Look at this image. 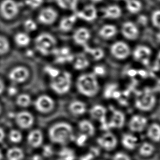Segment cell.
I'll use <instances>...</instances> for the list:
<instances>
[{
  "mask_svg": "<svg viewBox=\"0 0 160 160\" xmlns=\"http://www.w3.org/2000/svg\"><path fill=\"white\" fill-rule=\"evenodd\" d=\"M48 136L49 139L54 144L66 145L73 142L75 135L73 127L70 123L60 122L49 128Z\"/></svg>",
  "mask_w": 160,
  "mask_h": 160,
  "instance_id": "6da1fadb",
  "label": "cell"
},
{
  "mask_svg": "<svg viewBox=\"0 0 160 160\" xmlns=\"http://www.w3.org/2000/svg\"><path fill=\"white\" fill-rule=\"evenodd\" d=\"M78 91L83 96L93 97L98 93L99 85L94 73H85L78 78L76 82Z\"/></svg>",
  "mask_w": 160,
  "mask_h": 160,
  "instance_id": "7a4b0ae2",
  "label": "cell"
},
{
  "mask_svg": "<svg viewBox=\"0 0 160 160\" xmlns=\"http://www.w3.org/2000/svg\"><path fill=\"white\" fill-rule=\"evenodd\" d=\"M36 49L43 56H48L56 49L57 41L53 36L48 33H42L36 38Z\"/></svg>",
  "mask_w": 160,
  "mask_h": 160,
  "instance_id": "3957f363",
  "label": "cell"
},
{
  "mask_svg": "<svg viewBox=\"0 0 160 160\" xmlns=\"http://www.w3.org/2000/svg\"><path fill=\"white\" fill-rule=\"evenodd\" d=\"M72 78L70 73L63 71L59 75L51 79L50 87L52 90L58 95L67 94L71 88Z\"/></svg>",
  "mask_w": 160,
  "mask_h": 160,
  "instance_id": "277c9868",
  "label": "cell"
},
{
  "mask_svg": "<svg viewBox=\"0 0 160 160\" xmlns=\"http://www.w3.org/2000/svg\"><path fill=\"white\" fill-rule=\"evenodd\" d=\"M33 104L38 112L42 114H47L53 110L55 102L51 96L43 94L36 98Z\"/></svg>",
  "mask_w": 160,
  "mask_h": 160,
  "instance_id": "5b68a950",
  "label": "cell"
},
{
  "mask_svg": "<svg viewBox=\"0 0 160 160\" xmlns=\"http://www.w3.org/2000/svg\"><path fill=\"white\" fill-rule=\"evenodd\" d=\"M20 4L15 0H3L0 5V13L3 18L10 20L17 16Z\"/></svg>",
  "mask_w": 160,
  "mask_h": 160,
  "instance_id": "8992f818",
  "label": "cell"
},
{
  "mask_svg": "<svg viewBox=\"0 0 160 160\" xmlns=\"http://www.w3.org/2000/svg\"><path fill=\"white\" fill-rule=\"evenodd\" d=\"M156 103V98L151 92H145L137 98L136 106L142 111H149L153 108Z\"/></svg>",
  "mask_w": 160,
  "mask_h": 160,
  "instance_id": "52a82bcc",
  "label": "cell"
},
{
  "mask_svg": "<svg viewBox=\"0 0 160 160\" xmlns=\"http://www.w3.org/2000/svg\"><path fill=\"white\" fill-rule=\"evenodd\" d=\"M15 121L18 127L23 129L30 128L35 122L32 113L28 111H19L15 115Z\"/></svg>",
  "mask_w": 160,
  "mask_h": 160,
  "instance_id": "ba28073f",
  "label": "cell"
},
{
  "mask_svg": "<svg viewBox=\"0 0 160 160\" xmlns=\"http://www.w3.org/2000/svg\"><path fill=\"white\" fill-rule=\"evenodd\" d=\"M30 73L28 69L23 66L15 67L9 71V80L15 84L24 82L29 78Z\"/></svg>",
  "mask_w": 160,
  "mask_h": 160,
  "instance_id": "9c48e42d",
  "label": "cell"
},
{
  "mask_svg": "<svg viewBox=\"0 0 160 160\" xmlns=\"http://www.w3.org/2000/svg\"><path fill=\"white\" fill-rule=\"evenodd\" d=\"M110 50L113 57L118 59H125L129 56L131 53L128 45L122 41L114 43Z\"/></svg>",
  "mask_w": 160,
  "mask_h": 160,
  "instance_id": "30bf717a",
  "label": "cell"
},
{
  "mask_svg": "<svg viewBox=\"0 0 160 160\" xmlns=\"http://www.w3.org/2000/svg\"><path fill=\"white\" fill-rule=\"evenodd\" d=\"M53 54L54 56L56 62L60 64L72 62L74 58L70 49L67 47L56 48Z\"/></svg>",
  "mask_w": 160,
  "mask_h": 160,
  "instance_id": "8fae6325",
  "label": "cell"
},
{
  "mask_svg": "<svg viewBox=\"0 0 160 160\" xmlns=\"http://www.w3.org/2000/svg\"><path fill=\"white\" fill-rule=\"evenodd\" d=\"M97 142L102 148L109 151L115 148L118 144V140L113 134L107 132L98 138Z\"/></svg>",
  "mask_w": 160,
  "mask_h": 160,
  "instance_id": "7c38bea8",
  "label": "cell"
},
{
  "mask_svg": "<svg viewBox=\"0 0 160 160\" xmlns=\"http://www.w3.org/2000/svg\"><path fill=\"white\" fill-rule=\"evenodd\" d=\"M58 17L57 12L52 8L47 7L42 9L38 16V19L41 24L51 25L56 21Z\"/></svg>",
  "mask_w": 160,
  "mask_h": 160,
  "instance_id": "4fadbf2b",
  "label": "cell"
},
{
  "mask_svg": "<svg viewBox=\"0 0 160 160\" xmlns=\"http://www.w3.org/2000/svg\"><path fill=\"white\" fill-rule=\"evenodd\" d=\"M44 137L42 132L35 129L29 132L27 137V142L30 147L36 149L40 148L43 142Z\"/></svg>",
  "mask_w": 160,
  "mask_h": 160,
  "instance_id": "5bb4252c",
  "label": "cell"
},
{
  "mask_svg": "<svg viewBox=\"0 0 160 160\" xmlns=\"http://www.w3.org/2000/svg\"><path fill=\"white\" fill-rule=\"evenodd\" d=\"M76 15L78 19L86 22H92L97 17V11L93 5H88L85 6L82 10L75 12Z\"/></svg>",
  "mask_w": 160,
  "mask_h": 160,
  "instance_id": "9a60e30c",
  "label": "cell"
},
{
  "mask_svg": "<svg viewBox=\"0 0 160 160\" xmlns=\"http://www.w3.org/2000/svg\"><path fill=\"white\" fill-rule=\"evenodd\" d=\"M91 38V33L85 28H80L77 29L73 34V40L77 45L84 47L87 45Z\"/></svg>",
  "mask_w": 160,
  "mask_h": 160,
  "instance_id": "2e32d148",
  "label": "cell"
},
{
  "mask_svg": "<svg viewBox=\"0 0 160 160\" xmlns=\"http://www.w3.org/2000/svg\"><path fill=\"white\" fill-rule=\"evenodd\" d=\"M151 54V49L145 46H139L136 47L133 52L134 59L144 65L148 64Z\"/></svg>",
  "mask_w": 160,
  "mask_h": 160,
  "instance_id": "e0dca14e",
  "label": "cell"
},
{
  "mask_svg": "<svg viewBox=\"0 0 160 160\" xmlns=\"http://www.w3.org/2000/svg\"><path fill=\"white\" fill-rule=\"evenodd\" d=\"M148 120L141 115H134L131 118L129 122V129L132 131L141 132L147 127Z\"/></svg>",
  "mask_w": 160,
  "mask_h": 160,
  "instance_id": "ac0fdd59",
  "label": "cell"
},
{
  "mask_svg": "<svg viewBox=\"0 0 160 160\" xmlns=\"http://www.w3.org/2000/svg\"><path fill=\"white\" fill-rule=\"evenodd\" d=\"M122 33L128 40H135L139 36V30L133 22H127L122 27Z\"/></svg>",
  "mask_w": 160,
  "mask_h": 160,
  "instance_id": "d6986e66",
  "label": "cell"
},
{
  "mask_svg": "<svg viewBox=\"0 0 160 160\" xmlns=\"http://www.w3.org/2000/svg\"><path fill=\"white\" fill-rule=\"evenodd\" d=\"M69 111L73 115L81 116L87 111V106L81 100H73L69 105Z\"/></svg>",
  "mask_w": 160,
  "mask_h": 160,
  "instance_id": "ffe728a7",
  "label": "cell"
},
{
  "mask_svg": "<svg viewBox=\"0 0 160 160\" xmlns=\"http://www.w3.org/2000/svg\"><path fill=\"white\" fill-rule=\"evenodd\" d=\"M125 122V116L122 112L119 110H114L110 121V127L116 128L122 127Z\"/></svg>",
  "mask_w": 160,
  "mask_h": 160,
  "instance_id": "44dd1931",
  "label": "cell"
},
{
  "mask_svg": "<svg viewBox=\"0 0 160 160\" xmlns=\"http://www.w3.org/2000/svg\"><path fill=\"white\" fill-rule=\"evenodd\" d=\"M90 115L92 118L104 123L105 120L107 110L104 107L100 105H96L90 109Z\"/></svg>",
  "mask_w": 160,
  "mask_h": 160,
  "instance_id": "7402d4cb",
  "label": "cell"
},
{
  "mask_svg": "<svg viewBox=\"0 0 160 160\" xmlns=\"http://www.w3.org/2000/svg\"><path fill=\"white\" fill-rule=\"evenodd\" d=\"M6 157L7 160H22L24 158V151L19 147H12L7 150Z\"/></svg>",
  "mask_w": 160,
  "mask_h": 160,
  "instance_id": "603a6c76",
  "label": "cell"
},
{
  "mask_svg": "<svg viewBox=\"0 0 160 160\" xmlns=\"http://www.w3.org/2000/svg\"><path fill=\"white\" fill-rule=\"evenodd\" d=\"M78 128L81 133L86 135L87 137H92L96 132L95 127L93 123L88 120H83L78 123Z\"/></svg>",
  "mask_w": 160,
  "mask_h": 160,
  "instance_id": "cb8c5ba5",
  "label": "cell"
},
{
  "mask_svg": "<svg viewBox=\"0 0 160 160\" xmlns=\"http://www.w3.org/2000/svg\"><path fill=\"white\" fill-rule=\"evenodd\" d=\"M78 19V17L75 13L62 18L60 21V24H59L60 29L62 31H64L71 30L75 24Z\"/></svg>",
  "mask_w": 160,
  "mask_h": 160,
  "instance_id": "d4e9b609",
  "label": "cell"
},
{
  "mask_svg": "<svg viewBox=\"0 0 160 160\" xmlns=\"http://www.w3.org/2000/svg\"><path fill=\"white\" fill-rule=\"evenodd\" d=\"M122 15V11L119 6L116 5L109 6L104 11V17L105 18L115 19L120 18Z\"/></svg>",
  "mask_w": 160,
  "mask_h": 160,
  "instance_id": "484cf974",
  "label": "cell"
},
{
  "mask_svg": "<svg viewBox=\"0 0 160 160\" xmlns=\"http://www.w3.org/2000/svg\"><path fill=\"white\" fill-rule=\"evenodd\" d=\"M73 68L78 70H81L87 68L89 66V60L86 56L83 54H79L74 57L73 60Z\"/></svg>",
  "mask_w": 160,
  "mask_h": 160,
  "instance_id": "4316f807",
  "label": "cell"
},
{
  "mask_svg": "<svg viewBox=\"0 0 160 160\" xmlns=\"http://www.w3.org/2000/svg\"><path fill=\"white\" fill-rule=\"evenodd\" d=\"M121 142L123 146L128 150H133L138 143L137 138L131 134H125L122 136Z\"/></svg>",
  "mask_w": 160,
  "mask_h": 160,
  "instance_id": "83f0119b",
  "label": "cell"
},
{
  "mask_svg": "<svg viewBox=\"0 0 160 160\" xmlns=\"http://www.w3.org/2000/svg\"><path fill=\"white\" fill-rule=\"evenodd\" d=\"M117 28L113 25H105L100 29L99 35L104 38L108 39L113 37L117 33Z\"/></svg>",
  "mask_w": 160,
  "mask_h": 160,
  "instance_id": "f1b7e54d",
  "label": "cell"
},
{
  "mask_svg": "<svg viewBox=\"0 0 160 160\" xmlns=\"http://www.w3.org/2000/svg\"><path fill=\"white\" fill-rule=\"evenodd\" d=\"M148 136L151 140L156 142L160 141V125L158 123H152L148 130Z\"/></svg>",
  "mask_w": 160,
  "mask_h": 160,
  "instance_id": "f546056e",
  "label": "cell"
},
{
  "mask_svg": "<svg viewBox=\"0 0 160 160\" xmlns=\"http://www.w3.org/2000/svg\"><path fill=\"white\" fill-rule=\"evenodd\" d=\"M32 102L31 98L28 94L22 93L18 95L16 98V104L18 107L22 108L29 107Z\"/></svg>",
  "mask_w": 160,
  "mask_h": 160,
  "instance_id": "4dcf8cb0",
  "label": "cell"
},
{
  "mask_svg": "<svg viewBox=\"0 0 160 160\" xmlns=\"http://www.w3.org/2000/svg\"><path fill=\"white\" fill-rule=\"evenodd\" d=\"M58 6L62 9L75 11L78 0H56Z\"/></svg>",
  "mask_w": 160,
  "mask_h": 160,
  "instance_id": "1f68e13d",
  "label": "cell"
},
{
  "mask_svg": "<svg viewBox=\"0 0 160 160\" xmlns=\"http://www.w3.org/2000/svg\"><path fill=\"white\" fill-rule=\"evenodd\" d=\"M14 40L17 45L20 47H26L30 42V38L28 33L25 32H19L17 33Z\"/></svg>",
  "mask_w": 160,
  "mask_h": 160,
  "instance_id": "d6a6232c",
  "label": "cell"
},
{
  "mask_svg": "<svg viewBox=\"0 0 160 160\" xmlns=\"http://www.w3.org/2000/svg\"><path fill=\"white\" fill-rule=\"evenodd\" d=\"M83 47L85 51L89 54L95 60H100L104 57V52L100 48H91L87 46V45Z\"/></svg>",
  "mask_w": 160,
  "mask_h": 160,
  "instance_id": "836d02e7",
  "label": "cell"
},
{
  "mask_svg": "<svg viewBox=\"0 0 160 160\" xmlns=\"http://www.w3.org/2000/svg\"><path fill=\"white\" fill-rule=\"evenodd\" d=\"M127 9L131 13L136 14L140 12L142 8V4L139 0H127Z\"/></svg>",
  "mask_w": 160,
  "mask_h": 160,
  "instance_id": "e575fe53",
  "label": "cell"
},
{
  "mask_svg": "<svg viewBox=\"0 0 160 160\" xmlns=\"http://www.w3.org/2000/svg\"><path fill=\"white\" fill-rule=\"evenodd\" d=\"M60 160H75L76 155L74 151L69 148H64L59 153Z\"/></svg>",
  "mask_w": 160,
  "mask_h": 160,
  "instance_id": "d590c367",
  "label": "cell"
},
{
  "mask_svg": "<svg viewBox=\"0 0 160 160\" xmlns=\"http://www.w3.org/2000/svg\"><path fill=\"white\" fill-rule=\"evenodd\" d=\"M155 148L153 145L149 142H143L139 148V152L144 156L151 155L154 151Z\"/></svg>",
  "mask_w": 160,
  "mask_h": 160,
  "instance_id": "8d00e7d4",
  "label": "cell"
},
{
  "mask_svg": "<svg viewBox=\"0 0 160 160\" xmlns=\"http://www.w3.org/2000/svg\"><path fill=\"white\" fill-rule=\"evenodd\" d=\"M8 138L14 144H18L22 141V134L19 130L12 129L9 132Z\"/></svg>",
  "mask_w": 160,
  "mask_h": 160,
  "instance_id": "74e56055",
  "label": "cell"
},
{
  "mask_svg": "<svg viewBox=\"0 0 160 160\" xmlns=\"http://www.w3.org/2000/svg\"><path fill=\"white\" fill-rule=\"evenodd\" d=\"M9 41L7 38L2 35H0V55L7 53L9 51Z\"/></svg>",
  "mask_w": 160,
  "mask_h": 160,
  "instance_id": "f35d334b",
  "label": "cell"
},
{
  "mask_svg": "<svg viewBox=\"0 0 160 160\" xmlns=\"http://www.w3.org/2000/svg\"><path fill=\"white\" fill-rule=\"evenodd\" d=\"M45 71L49 78H51V79L56 78L61 72V71L59 69L51 66H47L45 67Z\"/></svg>",
  "mask_w": 160,
  "mask_h": 160,
  "instance_id": "ab89813d",
  "label": "cell"
},
{
  "mask_svg": "<svg viewBox=\"0 0 160 160\" xmlns=\"http://www.w3.org/2000/svg\"><path fill=\"white\" fill-rule=\"evenodd\" d=\"M24 27L26 31L28 32H33L36 31V30L38 28V25L35 21L29 19L25 21Z\"/></svg>",
  "mask_w": 160,
  "mask_h": 160,
  "instance_id": "60d3db41",
  "label": "cell"
},
{
  "mask_svg": "<svg viewBox=\"0 0 160 160\" xmlns=\"http://www.w3.org/2000/svg\"><path fill=\"white\" fill-rule=\"evenodd\" d=\"M151 20L155 27L160 29V10L153 12L151 16Z\"/></svg>",
  "mask_w": 160,
  "mask_h": 160,
  "instance_id": "b9f144b4",
  "label": "cell"
},
{
  "mask_svg": "<svg viewBox=\"0 0 160 160\" xmlns=\"http://www.w3.org/2000/svg\"><path fill=\"white\" fill-rule=\"evenodd\" d=\"M43 0H26L25 4L31 8L35 9L42 5Z\"/></svg>",
  "mask_w": 160,
  "mask_h": 160,
  "instance_id": "7bdbcfd3",
  "label": "cell"
},
{
  "mask_svg": "<svg viewBox=\"0 0 160 160\" xmlns=\"http://www.w3.org/2000/svg\"><path fill=\"white\" fill-rule=\"evenodd\" d=\"M88 138V137H87L86 135L81 133L79 136H75L73 142H75L76 144L78 146H83L85 145V142H86Z\"/></svg>",
  "mask_w": 160,
  "mask_h": 160,
  "instance_id": "ee69618b",
  "label": "cell"
},
{
  "mask_svg": "<svg viewBox=\"0 0 160 160\" xmlns=\"http://www.w3.org/2000/svg\"><path fill=\"white\" fill-rule=\"evenodd\" d=\"M112 160H131L129 156L123 152H118L113 156Z\"/></svg>",
  "mask_w": 160,
  "mask_h": 160,
  "instance_id": "f6af8a7d",
  "label": "cell"
},
{
  "mask_svg": "<svg viewBox=\"0 0 160 160\" xmlns=\"http://www.w3.org/2000/svg\"><path fill=\"white\" fill-rule=\"evenodd\" d=\"M105 73V70L102 66H96L94 68V74L96 76H102Z\"/></svg>",
  "mask_w": 160,
  "mask_h": 160,
  "instance_id": "bcb514c9",
  "label": "cell"
},
{
  "mask_svg": "<svg viewBox=\"0 0 160 160\" xmlns=\"http://www.w3.org/2000/svg\"><path fill=\"white\" fill-rule=\"evenodd\" d=\"M18 89L17 87L14 85H12L8 88V94L9 96H14L16 95L18 93Z\"/></svg>",
  "mask_w": 160,
  "mask_h": 160,
  "instance_id": "7dc6e473",
  "label": "cell"
},
{
  "mask_svg": "<svg viewBox=\"0 0 160 160\" xmlns=\"http://www.w3.org/2000/svg\"><path fill=\"white\" fill-rule=\"evenodd\" d=\"M155 69L156 70H160V52H159V53L158 54L156 60Z\"/></svg>",
  "mask_w": 160,
  "mask_h": 160,
  "instance_id": "c3c4849f",
  "label": "cell"
},
{
  "mask_svg": "<svg viewBox=\"0 0 160 160\" xmlns=\"http://www.w3.org/2000/svg\"><path fill=\"white\" fill-rule=\"evenodd\" d=\"M48 149L47 150V147L45 148L44 149V155L46 156H49L51 155L53 153V150L51 147H48Z\"/></svg>",
  "mask_w": 160,
  "mask_h": 160,
  "instance_id": "681fc988",
  "label": "cell"
},
{
  "mask_svg": "<svg viewBox=\"0 0 160 160\" xmlns=\"http://www.w3.org/2000/svg\"><path fill=\"white\" fill-rule=\"evenodd\" d=\"M6 134H5V130L3 129L2 127H0V143L2 142L5 140Z\"/></svg>",
  "mask_w": 160,
  "mask_h": 160,
  "instance_id": "f907efd6",
  "label": "cell"
},
{
  "mask_svg": "<svg viewBox=\"0 0 160 160\" xmlns=\"http://www.w3.org/2000/svg\"><path fill=\"white\" fill-rule=\"evenodd\" d=\"M5 86L4 83L0 79V95L2 94L5 91Z\"/></svg>",
  "mask_w": 160,
  "mask_h": 160,
  "instance_id": "816d5d0a",
  "label": "cell"
},
{
  "mask_svg": "<svg viewBox=\"0 0 160 160\" xmlns=\"http://www.w3.org/2000/svg\"><path fill=\"white\" fill-rule=\"evenodd\" d=\"M155 89L156 91L160 92V80H158V82L156 83Z\"/></svg>",
  "mask_w": 160,
  "mask_h": 160,
  "instance_id": "f5cc1de1",
  "label": "cell"
},
{
  "mask_svg": "<svg viewBox=\"0 0 160 160\" xmlns=\"http://www.w3.org/2000/svg\"><path fill=\"white\" fill-rule=\"evenodd\" d=\"M33 160H43V159L40 156H35L33 157Z\"/></svg>",
  "mask_w": 160,
  "mask_h": 160,
  "instance_id": "db71d44e",
  "label": "cell"
},
{
  "mask_svg": "<svg viewBox=\"0 0 160 160\" xmlns=\"http://www.w3.org/2000/svg\"><path fill=\"white\" fill-rule=\"evenodd\" d=\"M3 158H4L3 153L2 150L0 149V160H3Z\"/></svg>",
  "mask_w": 160,
  "mask_h": 160,
  "instance_id": "11a10c76",
  "label": "cell"
},
{
  "mask_svg": "<svg viewBox=\"0 0 160 160\" xmlns=\"http://www.w3.org/2000/svg\"><path fill=\"white\" fill-rule=\"evenodd\" d=\"M156 38H157V40H158V42L160 43V31L158 32L157 35H156Z\"/></svg>",
  "mask_w": 160,
  "mask_h": 160,
  "instance_id": "9f6ffc18",
  "label": "cell"
},
{
  "mask_svg": "<svg viewBox=\"0 0 160 160\" xmlns=\"http://www.w3.org/2000/svg\"><path fill=\"white\" fill-rule=\"evenodd\" d=\"M94 3L100 2V1H102V0H91Z\"/></svg>",
  "mask_w": 160,
  "mask_h": 160,
  "instance_id": "6f0895ef",
  "label": "cell"
},
{
  "mask_svg": "<svg viewBox=\"0 0 160 160\" xmlns=\"http://www.w3.org/2000/svg\"><path fill=\"white\" fill-rule=\"evenodd\" d=\"M2 108L1 105L0 104V114L2 112Z\"/></svg>",
  "mask_w": 160,
  "mask_h": 160,
  "instance_id": "680465c9",
  "label": "cell"
}]
</instances>
